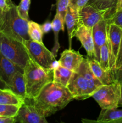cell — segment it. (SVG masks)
Here are the masks:
<instances>
[{
	"label": "cell",
	"mask_w": 122,
	"mask_h": 123,
	"mask_svg": "<svg viewBox=\"0 0 122 123\" xmlns=\"http://www.w3.org/2000/svg\"><path fill=\"white\" fill-rule=\"evenodd\" d=\"M74 99L67 86L51 81L45 85L32 100L36 109L46 118L62 110Z\"/></svg>",
	"instance_id": "obj_1"
},
{
	"label": "cell",
	"mask_w": 122,
	"mask_h": 123,
	"mask_svg": "<svg viewBox=\"0 0 122 123\" xmlns=\"http://www.w3.org/2000/svg\"><path fill=\"white\" fill-rule=\"evenodd\" d=\"M102 85L94 76L87 58H84L81 65L73 72L67 87L74 99L83 100L92 97L93 94Z\"/></svg>",
	"instance_id": "obj_2"
},
{
	"label": "cell",
	"mask_w": 122,
	"mask_h": 123,
	"mask_svg": "<svg viewBox=\"0 0 122 123\" xmlns=\"http://www.w3.org/2000/svg\"><path fill=\"white\" fill-rule=\"evenodd\" d=\"M8 7L3 10L0 22V32L20 42L31 39L28 34V21L20 18L12 0H7Z\"/></svg>",
	"instance_id": "obj_3"
},
{
	"label": "cell",
	"mask_w": 122,
	"mask_h": 123,
	"mask_svg": "<svg viewBox=\"0 0 122 123\" xmlns=\"http://www.w3.org/2000/svg\"><path fill=\"white\" fill-rule=\"evenodd\" d=\"M23 74L28 100L33 99L45 85L53 80V70L41 67L31 58L23 68Z\"/></svg>",
	"instance_id": "obj_4"
},
{
	"label": "cell",
	"mask_w": 122,
	"mask_h": 123,
	"mask_svg": "<svg viewBox=\"0 0 122 123\" xmlns=\"http://www.w3.org/2000/svg\"><path fill=\"white\" fill-rule=\"evenodd\" d=\"M0 52L6 58L23 70L31 59L22 42L0 32Z\"/></svg>",
	"instance_id": "obj_5"
},
{
	"label": "cell",
	"mask_w": 122,
	"mask_h": 123,
	"mask_svg": "<svg viewBox=\"0 0 122 123\" xmlns=\"http://www.w3.org/2000/svg\"><path fill=\"white\" fill-rule=\"evenodd\" d=\"M27 49L31 59L47 69L53 70L59 65L56 57L51 52L48 50L43 43H38L30 39L22 42Z\"/></svg>",
	"instance_id": "obj_6"
},
{
	"label": "cell",
	"mask_w": 122,
	"mask_h": 123,
	"mask_svg": "<svg viewBox=\"0 0 122 123\" xmlns=\"http://www.w3.org/2000/svg\"><path fill=\"white\" fill-rule=\"evenodd\" d=\"M120 84L117 80L110 85H103L92 96L101 109L118 108L120 99Z\"/></svg>",
	"instance_id": "obj_7"
},
{
	"label": "cell",
	"mask_w": 122,
	"mask_h": 123,
	"mask_svg": "<svg viewBox=\"0 0 122 123\" xmlns=\"http://www.w3.org/2000/svg\"><path fill=\"white\" fill-rule=\"evenodd\" d=\"M122 37V28L114 24H107V42L110 52V67L114 77L116 62ZM115 79V78H114Z\"/></svg>",
	"instance_id": "obj_8"
},
{
	"label": "cell",
	"mask_w": 122,
	"mask_h": 123,
	"mask_svg": "<svg viewBox=\"0 0 122 123\" xmlns=\"http://www.w3.org/2000/svg\"><path fill=\"white\" fill-rule=\"evenodd\" d=\"M15 123H47L45 117L39 112L32 103L26 102L19 108L17 115L14 117Z\"/></svg>",
	"instance_id": "obj_9"
},
{
	"label": "cell",
	"mask_w": 122,
	"mask_h": 123,
	"mask_svg": "<svg viewBox=\"0 0 122 123\" xmlns=\"http://www.w3.org/2000/svg\"><path fill=\"white\" fill-rule=\"evenodd\" d=\"M105 11L98 10L87 4L78 11L79 24L92 28L94 25L105 19Z\"/></svg>",
	"instance_id": "obj_10"
},
{
	"label": "cell",
	"mask_w": 122,
	"mask_h": 123,
	"mask_svg": "<svg viewBox=\"0 0 122 123\" xmlns=\"http://www.w3.org/2000/svg\"><path fill=\"white\" fill-rule=\"evenodd\" d=\"M92 36L95 59L99 62L100 49L107 40V22L105 19L101 20L93 26Z\"/></svg>",
	"instance_id": "obj_11"
},
{
	"label": "cell",
	"mask_w": 122,
	"mask_h": 123,
	"mask_svg": "<svg viewBox=\"0 0 122 123\" xmlns=\"http://www.w3.org/2000/svg\"><path fill=\"white\" fill-rule=\"evenodd\" d=\"M75 36L81 42L82 46L86 50L87 57L95 59L92 28L87 27L82 24H79L75 31Z\"/></svg>",
	"instance_id": "obj_12"
},
{
	"label": "cell",
	"mask_w": 122,
	"mask_h": 123,
	"mask_svg": "<svg viewBox=\"0 0 122 123\" xmlns=\"http://www.w3.org/2000/svg\"><path fill=\"white\" fill-rule=\"evenodd\" d=\"M83 59L84 57L79 52L69 49L65 50L61 54L58 62L61 66L75 72L80 66Z\"/></svg>",
	"instance_id": "obj_13"
},
{
	"label": "cell",
	"mask_w": 122,
	"mask_h": 123,
	"mask_svg": "<svg viewBox=\"0 0 122 123\" xmlns=\"http://www.w3.org/2000/svg\"><path fill=\"white\" fill-rule=\"evenodd\" d=\"M19 71L23 72V70L5 57L0 52V79L7 87L14 74Z\"/></svg>",
	"instance_id": "obj_14"
},
{
	"label": "cell",
	"mask_w": 122,
	"mask_h": 123,
	"mask_svg": "<svg viewBox=\"0 0 122 123\" xmlns=\"http://www.w3.org/2000/svg\"><path fill=\"white\" fill-rule=\"evenodd\" d=\"M90 66L93 74L99 79L102 85H110L113 84L115 80L113 74L111 70H105L100 66L99 61L94 58L87 57Z\"/></svg>",
	"instance_id": "obj_15"
},
{
	"label": "cell",
	"mask_w": 122,
	"mask_h": 123,
	"mask_svg": "<svg viewBox=\"0 0 122 123\" xmlns=\"http://www.w3.org/2000/svg\"><path fill=\"white\" fill-rule=\"evenodd\" d=\"M65 24L68 30L69 49L71 48L72 39L75 36V32L79 25L78 11L68 7L65 18Z\"/></svg>",
	"instance_id": "obj_16"
},
{
	"label": "cell",
	"mask_w": 122,
	"mask_h": 123,
	"mask_svg": "<svg viewBox=\"0 0 122 123\" xmlns=\"http://www.w3.org/2000/svg\"><path fill=\"white\" fill-rule=\"evenodd\" d=\"M7 88L10 89L18 96L26 100V91L23 72L19 71L17 72L10 82Z\"/></svg>",
	"instance_id": "obj_17"
},
{
	"label": "cell",
	"mask_w": 122,
	"mask_h": 123,
	"mask_svg": "<svg viewBox=\"0 0 122 123\" xmlns=\"http://www.w3.org/2000/svg\"><path fill=\"white\" fill-rule=\"evenodd\" d=\"M118 0H89L88 4L98 10L105 11V19H110L116 12Z\"/></svg>",
	"instance_id": "obj_18"
},
{
	"label": "cell",
	"mask_w": 122,
	"mask_h": 123,
	"mask_svg": "<svg viewBox=\"0 0 122 123\" xmlns=\"http://www.w3.org/2000/svg\"><path fill=\"white\" fill-rule=\"evenodd\" d=\"M122 117V109L111 108V109H102L98 118L96 121L82 120L83 122L111 123L113 121Z\"/></svg>",
	"instance_id": "obj_19"
},
{
	"label": "cell",
	"mask_w": 122,
	"mask_h": 123,
	"mask_svg": "<svg viewBox=\"0 0 122 123\" xmlns=\"http://www.w3.org/2000/svg\"><path fill=\"white\" fill-rule=\"evenodd\" d=\"M25 99L16 94L8 88H0V104L17 105L21 106Z\"/></svg>",
	"instance_id": "obj_20"
},
{
	"label": "cell",
	"mask_w": 122,
	"mask_h": 123,
	"mask_svg": "<svg viewBox=\"0 0 122 123\" xmlns=\"http://www.w3.org/2000/svg\"><path fill=\"white\" fill-rule=\"evenodd\" d=\"M73 72L63 66L59 65L53 69V80L55 82L59 83L67 86Z\"/></svg>",
	"instance_id": "obj_21"
},
{
	"label": "cell",
	"mask_w": 122,
	"mask_h": 123,
	"mask_svg": "<svg viewBox=\"0 0 122 123\" xmlns=\"http://www.w3.org/2000/svg\"><path fill=\"white\" fill-rule=\"evenodd\" d=\"M51 25H52V30L53 31L54 36H55V43H54L53 48L51 49V52L53 54L55 57H56L57 52L60 49V44L59 43V32L61 30L64 31L65 25L60 18L59 16L57 13L55 14V18L51 22Z\"/></svg>",
	"instance_id": "obj_22"
},
{
	"label": "cell",
	"mask_w": 122,
	"mask_h": 123,
	"mask_svg": "<svg viewBox=\"0 0 122 123\" xmlns=\"http://www.w3.org/2000/svg\"><path fill=\"white\" fill-rule=\"evenodd\" d=\"M28 34L31 40L38 43H43V32L39 24L32 20H29Z\"/></svg>",
	"instance_id": "obj_23"
},
{
	"label": "cell",
	"mask_w": 122,
	"mask_h": 123,
	"mask_svg": "<svg viewBox=\"0 0 122 123\" xmlns=\"http://www.w3.org/2000/svg\"><path fill=\"white\" fill-rule=\"evenodd\" d=\"M99 64L105 70H111L110 67V52L107 42L102 46L100 49Z\"/></svg>",
	"instance_id": "obj_24"
},
{
	"label": "cell",
	"mask_w": 122,
	"mask_h": 123,
	"mask_svg": "<svg viewBox=\"0 0 122 123\" xmlns=\"http://www.w3.org/2000/svg\"><path fill=\"white\" fill-rule=\"evenodd\" d=\"M20 106L0 104V116L13 117L17 115Z\"/></svg>",
	"instance_id": "obj_25"
},
{
	"label": "cell",
	"mask_w": 122,
	"mask_h": 123,
	"mask_svg": "<svg viewBox=\"0 0 122 123\" xmlns=\"http://www.w3.org/2000/svg\"><path fill=\"white\" fill-rule=\"evenodd\" d=\"M31 0H21L20 4L17 6V10L20 18L29 21V10Z\"/></svg>",
	"instance_id": "obj_26"
},
{
	"label": "cell",
	"mask_w": 122,
	"mask_h": 123,
	"mask_svg": "<svg viewBox=\"0 0 122 123\" xmlns=\"http://www.w3.org/2000/svg\"><path fill=\"white\" fill-rule=\"evenodd\" d=\"M70 0H57L56 13L59 16L62 22L65 25V18L67 10L69 6Z\"/></svg>",
	"instance_id": "obj_27"
},
{
	"label": "cell",
	"mask_w": 122,
	"mask_h": 123,
	"mask_svg": "<svg viewBox=\"0 0 122 123\" xmlns=\"http://www.w3.org/2000/svg\"><path fill=\"white\" fill-rule=\"evenodd\" d=\"M106 20L107 24H114L122 28V10L116 12L110 19Z\"/></svg>",
	"instance_id": "obj_28"
},
{
	"label": "cell",
	"mask_w": 122,
	"mask_h": 123,
	"mask_svg": "<svg viewBox=\"0 0 122 123\" xmlns=\"http://www.w3.org/2000/svg\"><path fill=\"white\" fill-rule=\"evenodd\" d=\"M89 0H70L69 7L79 11L82 7L88 3Z\"/></svg>",
	"instance_id": "obj_29"
},
{
	"label": "cell",
	"mask_w": 122,
	"mask_h": 123,
	"mask_svg": "<svg viewBox=\"0 0 122 123\" xmlns=\"http://www.w3.org/2000/svg\"><path fill=\"white\" fill-rule=\"evenodd\" d=\"M122 66V37L121 39L120 44L119 50H118V55H117V60H116V70L119 69Z\"/></svg>",
	"instance_id": "obj_30"
},
{
	"label": "cell",
	"mask_w": 122,
	"mask_h": 123,
	"mask_svg": "<svg viewBox=\"0 0 122 123\" xmlns=\"http://www.w3.org/2000/svg\"><path fill=\"white\" fill-rule=\"evenodd\" d=\"M41 30L43 31V34L47 33V32H50L51 30H52V25H51V22H46L44 23L43 25H41Z\"/></svg>",
	"instance_id": "obj_31"
},
{
	"label": "cell",
	"mask_w": 122,
	"mask_h": 123,
	"mask_svg": "<svg viewBox=\"0 0 122 123\" xmlns=\"http://www.w3.org/2000/svg\"><path fill=\"white\" fill-rule=\"evenodd\" d=\"M15 123L14 118L13 117L0 116V123Z\"/></svg>",
	"instance_id": "obj_32"
},
{
	"label": "cell",
	"mask_w": 122,
	"mask_h": 123,
	"mask_svg": "<svg viewBox=\"0 0 122 123\" xmlns=\"http://www.w3.org/2000/svg\"><path fill=\"white\" fill-rule=\"evenodd\" d=\"M114 78H115V80H116L117 82H118L120 84H122V66L119 68V69L117 70L116 71V73L114 76Z\"/></svg>",
	"instance_id": "obj_33"
},
{
	"label": "cell",
	"mask_w": 122,
	"mask_h": 123,
	"mask_svg": "<svg viewBox=\"0 0 122 123\" xmlns=\"http://www.w3.org/2000/svg\"><path fill=\"white\" fill-rule=\"evenodd\" d=\"M8 7L7 0H0V8L2 10H5Z\"/></svg>",
	"instance_id": "obj_34"
},
{
	"label": "cell",
	"mask_w": 122,
	"mask_h": 123,
	"mask_svg": "<svg viewBox=\"0 0 122 123\" xmlns=\"http://www.w3.org/2000/svg\"><path fill=\"white\" fill-rule=\"evenodd\" d=\"M122 10V0H118L116 7V12Z\"/></svg>",
	"instance_id": "obj_35"
},
{
	"label": "cell",
	"mask_w": 122,
	"mask_h": 123,
	"mask_svg": "<svg viewBox=\"0 0 122 123\" xmlns=\"http://www.w3.org/2000/svg\"><path fill=\"white\" fill-rule=\"evenodd\" d=\"M120 99L119 103H118V107H122V83L120 84Z\"/></svg>",
	"instance_id": "obj_36"
},
{
	"label": "cell",
	"mask_w": 122,
	"mask_h": 123,
	"mask_svg": "<svg viewBox=\"0 0 122 123\" xmlns=\"http://www.w3.org/2000/svg\"><path fill=\"white\" fill-rule=\"evenodd\" d=\"M0 88H7V86L5 85L4 83L1 80V79H0Z\"/></svg>",
	"instance_id": "obj_37"
},
{
	"label": "cell",
	"mask_w": 122,
	"mask_h": 123,
	"mask_svg": "<svg viewBox=\"0 0 122 123\" xmlns=\"http://www.w3.org/2000/svg\"><path fill=\"white\" fill-rule=\"evenodd\" d=\"M111 123H122V117L116 120L115 121H113Z\"/></svg>",
	"instance_id": "obj_38"
},
{
	"label": "cell",
	"mask_w": 122,
	"mask_h": 123,
	"mask_svg": "<svg viewBox=\"0 0 122 123\" xmlns=\"http://www.w3.org/2000/svg\"><path fill=\"white\" fill-rule=\"evenodd\" d=\"M2 14H3V10L0 8V22H1V19H2Z\"/></svg>",
	"instance_id": "obj_39"
}]
</instances>
